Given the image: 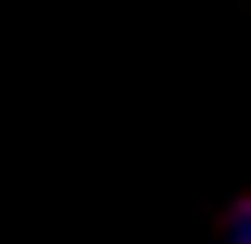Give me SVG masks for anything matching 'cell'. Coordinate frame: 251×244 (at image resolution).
I'll return each instance as SVG.
<instances>
[{
    "instance_id": "cell-1",
    "label": "cell",
    "mask_w": 251,
    "mask_h": 244,
    "mask_svg": "<svg viewBox=\"0 0 251 244\" xmlns=\"http://www.w3.org/2000/svg\"><path fill=\"white\" fill-rule=\"evenodd\" d=\"M220 238H226V244H251V200H245V194L226 200V213H220Z\"/></svg>"
}]
</instances>
